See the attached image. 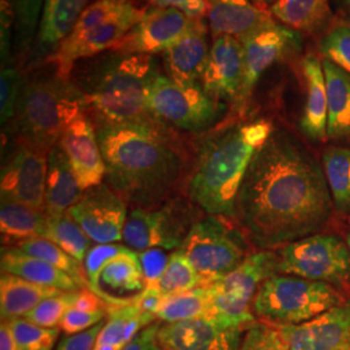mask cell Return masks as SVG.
<instances>
[{
    "instance_id": "obj_11",
    "label": "cell",
    "mask_w": 350,
    "mask_h": 350,
    "mask_svg": "<svg viewBox=\"0 0 350 350\" xmlns=\"http://www.w3.org/2000/svg\"><path fill=\"white\" fill-rule=\"evenodd\" d=\"M195 219V208L180 199L165 201L150 208H133L126 219L122 241L135 252L178 250Z\"/></svg>"
},
{
    "instance_id": "obj_14",
    "label": "cell",
    "mask_w": 350,
    "mask_h": 350,
    "mask_svg": "<svg viewBox=\"0 0 350 350\" xmlns=\"http://www.w3.org/2000/svg\"><path fill=\"white\" fill-rule=\"evenodd\" d=\"M68 213L91 241L109 244L122 240L129 214L127 202L109 185L101 183L83 191Z\"/></svg>"
},
{
    "instance_id": "obj_8",
    "label": "cell",
    "mask_w": 350,
    "mask_h": 350,
    "mask_svg": "<svg viewBox=\"0 0 350 350\" xmlns=\"http://www.w3.org/2000/svg\"><path fill=\"white\" fill-rule=\"evenodd\" d=\"M150 114L163 125L186 133H205L225 116L226 104L208 95L201 85L183 86L165 73L147 88Z\"/></svg>"
},
{
    "instance_id": "obj_13",
    "label": "cell",
    "mask_w": 350,
    "mask_h": 350,
    "mask_svg": "<svg viewBox=\"0 0 350 350\" xmlns=\"http://www.w3.org/2000/svg\"><path fill=\"white\" fill-rule=\"evenodd\" d=\"M205 20H193L174 8H148L143 18L112 50L129 55H163Z\"/></svg>"
},
{
    "instance_id": "obj_4",
    "label": "cell",
    "mask_w": 350,
    "mask_h": 350,
    "mask_svg": "<svg viewBox=\"0 0 350 350\" xmlns=\"http://www.w3.org/2000/svg\"><path fill=\"white\" fill-rule=\"evenodd\" d=\"M88 62L75 81L86 96L95 126L161 124L147 105V88L163 73L157 56L109 51Z\"/></svg>"
},
{
    "instance_id": "obj_7",
    "label": "cell",
    "mask_w": 350,
    "mask_h": 350,
    "mask_svg": "<svg viewBox=\"0 0 350 350\" xmlns=\"http://www.w3.org/2000/svg\"><path fill=\"white\" fill-rule=\"evenodd\" d=\"M344 301L338 288L329 284L275 274L258 288L252 310L270 325H301Z\"/></svg>"
},
{
    "instance_id": "obj_33",
    "label": "cell",
    "mask_w": 350,
    "mask_h": 350,
    "mask_svg": "<svg viewBox=\"0 0 350 350\" xmlns=\"http://www.w3.org/2000/svg\"><path fill=\"white\" fill-rule=\"evenodd\" d=\"M215 291L213 282L211 284L193 288L183 293L161 297L154 315L165 323L205 318L209 313Z\"/></svg>"
},
{
    "instance_id": "obj_22",
    "label": "cell",
    "mask_w": 350,
    "mask_h": 350,
    "mask_svg": "<svg viewBox=\"0 0 350 350\" xmlns=\"http://www.w3.org/2000/svg\"><path fill=\"white\" fill-rule=\"evenodd\" d=\"M206 23L213 39L231 37L244 40L265 26L276 21L270 11L257 5L253 0H208Z\"/></svg>"
},
{
    "instance_id": "obj_19",
    "label": "cell",
    "mask_w": 350,
    "mask_h": 350,
    "mask_svg": "<svg viewBox=\"0 0 350 350\" xmlns=\"http://www.w3.org/2000/svg\"><path fill=\"white\" fill-rule=\"evenodd\" d=\"M243 328H226L206 318L189 319L160 327L163 350H239Z\"/></svg>"
},
{
    "instance_id": "obj_1",
    "label": "cell",
    "mask_w": 350,
    "mask_h": 350,
    "mask_svg": "<svg viewBox=\"0 0 350 350\" xmlns=\"http://www.w3.org/2000/svg\"><path fill=\"white\" fill-rule=\"evenodd\" d=\"M332 206L323 167L299 139L274 130L245 173L234 218L257 248L271 250L318 234Z\"/></svg>"
},
{
    "instance_id": "obj_25",
    "label": "cell",
    "mask_w": 350,
    "mask_h": 350,
    "mask_svg": "<svg viewBox=\"0 0 350 350\" xmlns=\"http://www.w3.org/2000/svg\"><path fill=\"white\" fill-rule=\"evenodd\" d=\"M108 321L104 323L96 338L94 350H122L157 318L146 312L138 301L121 306H108Z\"/></svg>"
},
{
    "instance_id": "obj_36",
    "label": "cell",
    "mask_w": 350,
    "mask_h": 350,
    "mask_svg": "<svg viewBox=\"0 0 350 350\" xmlns=\"http://www.w3.org/2000/svg\"><path fill=\"white\" fill-rule=\"evenodd\" d=\"M16 25L13 39V56L16 63L25 70L26 62L37 36L43 0H13Z\"/></svg>"
},
{
    "instance_id": "obj_21",
    "label": "cell",
    "mask_w": 350,
    "mask_h": 350,
    "mask_svg": "<svg viewBox=\"0 0 350 350\" xmlns=\"http://www.w3.org/2000/svg\"><path fill=\"white\" fill-rule=\"evenodd\" d=\"M90 289L108 306L137 302L146 289V279L138 252L124 250L100 269Z\"/></svg>"
},
{
    "instance_id": "obj_12",
    "label": "cell",
    "mask_w": 350,
    "mask_h": 350,
    "mask_svg": "<svg viewBox=\"0 0 350 350\" xmlns=\"http://www.w3.org/2000/svg\"><path fill=\"white\" fill-rule=\"evenodd\" d=\"M50 150L16 139L12 153L1 167V195L44 212Z\"/></svg>"
},
{
    "instance_id": "obj_6",
    "label": "cell",
    "mask_w": 350,
    "mask_h": 350,
    "mask_svg": "<svg viewBox=\"0 0 350 350\" xmlns=\"http://www.w3.org/2000/svg\"><path fill=\"white\" fill-rule=\"evenodd\" d=\"M147 11L134 0H95L44 65L72 78L77 64L112 50Z\"/></svg>"
},
{
    "instance_id": "obj_10",
    "label": "cell",
    "mask_w": 350,
    "mask_h": 350,
    "mask_svg": "<svg viewBox=\"0 0 350 350\" xmlns=\"http://www.w3.org/2000/svg\"><path fill=\"white\" fill-rule=\"evenodd\" d=\"M278 273L350 288V248L336 235L315 234L289 243L278 253Z\"/></svg>"
},
{
    "instance_id": "obj_43",
    "label": "cell",
    "mask_w": 350,
    "mask_h": 350,
    "mask_svg": "<svg viewBox=\"0 0 350 350\" xmlns=\"http://www.w3.org/2000/svg\"><path fill=\"white\" fill-rule=\"evenodd\" d=\"M239 350H288L275 325L253 323L247 328Z\"/></svg>"
},
{
    "instance_id": "obj_51",
    "label": "cell",
    "mask_w": 350,
    "mask_h": 350,
    "mask_svg": "<svg viewBox=\"0 0 350 350\" xmlns=\"http://www.w3.org/2000/svg\"><path fill=\"white\" fill-rule=\"evenodd\" d=\"M0 350H18L11 325L7 321H1L0 325Z\"/></svg>"
},
{
    "instance_id": "obj_44",
    "label": "cell",
    "mask_w": 350,
    "mask_h": 350,
    "mask_svg": "<svg viewBox=\"0 0 350 350\" xmlns=\"http://www.w3.org/2000/svg\"><path fill=\"white\" fill-rule=\"evenodd\" d=\"M16 13L13 0H0V56L1 65L14 62L12 53Z\"/></svg>"
},
{
    "instance_id": "obj_38",
    "label": "cell",
    "mask_w": 350,
    "mask_h": 350,
    "mask_svg": "<svg viewBox=\"0 0 350 350\" xmlns=\"http://www.w3.org/2000/svg\"><path fill=\"white\" fill-rule=\"evenodd\" d=\"M17 248L24 250L27 254L40 258L46 262L62 270L65 274L72 276L82 288H88V278L83 263L77 261L75 257L68 254L65 250L57 247L55 243L44 238L30 239L23 241Z\"/></svg>"
},
{
    "instance_id": "obj_17",
    "label": "cell",
    "mask_w": 350,
    "mask_h": 350,
    "mask_svg": "<svg viewBox=\"0 0 350 350\" xmlns=\"http://www.w3.org/2000/svg\"><path fill=\"white\" fill-rule=\"evenodd\" d=\"M275 327L288 350H350V300L301 325Z\"/></svg>"
},
{
    "instance_id": "obj_31",
    "label": "cell",
    "mask_w": 350,
    "mask_h": 350,
    "mask_svg": "<svg viewBox=\"0 0 350 350\" xmlns=\"http://www.w3.org/2000/svg\"><path fill=\"white\" fill-rule=\"evenodd\" d=\"M46 213L1 195L0 232L3 243L17 247L30 239L42 238Z\"/></svg>"
},
{
    "instance_id": "obj_46",
    "label": "cell",
    "mask_w": 350,
    "mask_h": 350,
    "mask_svg": "<svg viewBox=\"0 0 350 350\" xmlns=\"http://www.w3.org/2000/svg\"><path fill=\"white\" fill-rule=\"evenodd\" d=\"M138 254L146 279V291L160 293L159 283L165 271L169 256L165 253V250L159 248L139 252Z\"/></svg>"
},
{
    "instance_id": "obj_26",
    "label": "cell",
    "mask_w": 350,
    "mask_h": 350,
    "mask_svg": "<svg viewBox=\"0 0 350 350\" xmlns=\"http://www.w3.org/2000/svg\"><path fill=\"white\" fill-rule=\"evenodd\" d=\"M0 266L1 273L20 276L40 286L59 288L66 292L83 289L72 276L17 247L3 248Z\"/></svg>"
},
{
    "instance_id": "obj_35",
    "label": "cell",
    "mask_w": 350,
    "mask_h": 350,
    "mask_svg": "<svg viewBox=\"0 0 350 350\" xmlns=\"http://www.w3.org/2000/svg\"><path fill=\"white\" fill-rule=\"evenodd\" d=\"M323 172L334 205L338 212H350V148L331 147L323 153Z\"/></svg>"
},
{
    "instance_id": "obj_48",
    "label": "cell",
    "mask_w": 350,
    "mask_h": 350,
    "mask_svg": "<svg viewBox=\"0 0 350 350\" xmlns=\"http://www.w3.org/2000/svg\"><path fill=\"white\" fill-rule=\"evenodd\" d=\"M152 8H174L193 20H206L208 0H148Z\"/></svg>"
},
{
    "instance_id": "obj_41",
    "label": "cell",
    "mask_w": 350,
    "mask_h": 350,
    "mask_svg": "<svg viewBox=\"0 0 350 350\" xmlns=\"http://www.w3.org/2000/svg\"><path fill=\"white\" fill-rule=\"evenodd\" d=\"M75 292H63L57 296L42 301L37 308L26 314V321L46 328H59L64 315L75 308Z\"/></svg>"
},
{
    "instance_id": "obj_27",
    "label": "cell",
    "mask_w": 350,
    "mask_h": 350,
    "mask_svg": "<svg viewBox=\"0 0 350 350\" xmlns=\"http://www.w3.org/2000/svg\"><path fill=\"white\" fill-rule=\"evenodd\" d=\"M82 193L83 191L77 182L70 163L56 144L49 153L44 213L56 215L68 212L81 199Z\"/></svg>"
},
{
    "instance_id": "obj_32",
    "label": "cell",
    "mask_w": 350,
    "mask_h": 350,
    "mask_svg": "<svg viewBox=\"0 0 350 350\" xmlns=\"http://www.w3.org/2000/svg\"><path fill=\"white\" fill-rule=\"evenodd\" d=\"M270 13L282 25L299 33H315L331 18L328 0H276Z\"/></svg>"
},
{
    "instance_id": "obj_23",
    "label": "cell",
    "mask_w": 350,
    "mask_h": 350,
    "mask_svg": "<svg viewBox=\"0 0 350 350\" xmlns=\"http://www.w3.org/2000/svg\"><path fill=\"white\" fill-rule=\"evenodd\" d=\"M209 27L202 21L163 53L165 75L183 86L200 85L201 75L209 55Z\"/></svg>"
},
{
    "instance_id": "obj_37",
    "label": "cell",
    "mask_w": 350,
    "mask_h": 350,
    "mask_svg": "<svg viewBox=\"0 0 350 350\" xmlns=\"http://www.w3.org/2000/svg\"><path fill=\"white\" fill-rule=\"evenodd\" d=\"M206 284L211 283L195 269L187 257L180 250H175L169 256L159 288L161 296L166 297Z\"/></svg>"
},
{
    "instance_id": "obj_53",
    "label": "cell",
    "mask_w": 350,
    "mask_h": 350,
    "mask_svg": "<svg viewBox=\"0 0 350 350\" xmlns=\"http://www.w3.org/2000/svg\"><path fill=\"white\" fill-rule=\"evenodd\" d=\"M347 243H348V245H349V248H350V222H349V232H348V238H347Z\"/></svg>"
},
{
    "instance_id": "obj_39",
    "label": "cell",
    "mask_w": 350,
    "mask_h": 350,
    "mask_svg": "<svg viewBox=\"0 0 350 350\" xmlns=\"http://www.w3.org/2000/svg\"><path fill=\"white\" fill-rule=\"evenodd\" d=\"M18 350H55L60 335V328H46L34 325L25 318H14L7 321Z\"/></svg>"
},
{
    "instance_id": "obj_49",
    "label": "cell",
    "mask_w": 350,
    "mask_h": 350,
    "mask_svg": "<svg viewBox=\"0 0 350 350\" xmlns=\"http://www.w3.org/2000/svg\"><path fill=\"white\" fill-rule=\"evenodd\" d=\"M105 322H101L94 328L81 334L64 336L55 350H94L96 338L100 334L101 328Z\"/></svg>"
},
{
    "instance_id": "obj_3",
    "label": "cell",
    "mask_w": 350,
    "mask_h": 350,
    "mask_svg": "<svg viewBox=\"0 0 350 350\" xmlns=\"http://www.w3.org/2000/svg\"><path fill=\"white\" fill-rule=\"evenodd\" d=\"M274 130L270 121L256 120L227 126L204 139L188 182L189 200L208 215L234 218L245 173Z\"/></svg>"
},
{
    "instance_id": "obj_52",
    "label": "cell",
    "mask_w": 350,
    "mask_h": 350,
    "mask_svg": "<svg viewBox=\"0 0 350 350\" xmlns=\"http://www.w3.org/2000/svg\"><path fill=\"white\" fill-rule=\"evenodd\" d=\"M257 5L266 8V7H270L273 3H275L276 0H253Z\"/></svg>"
},
{
    "instance_id": "obj_9",
    "label": "cell",
    "mask_w": 350,
    "mask_h": 350,
    "mask_svg": "<svg viewBox=\"0 0 350 350\" xmlns=\"http://www.w3.org/2000/svg\"><path fill=\"white\" fill-rule=\"evenodd\" d=\"M178 250L209 283L230 274L248 257L243 234L222 215L200 218Z\"/></svg>"
},
{
    "instance_id": "obj_18",
    "label": "cell",
    "mask_w": 350,
    "mask_h": 350,
    "mask_svg": "<svg viewBox=\"0 0 350 350\" xmlns=\"http://www.w3.org/2000/svg\"><path fill=\"white\" fill-rule=\"evenodd\" d=\"M57 146L65 153L82 191L104 183L107 167L96 126L88 113L79 116L64 130Z\"/></svg>"
},
{
    "instance_id": "obj_24",
    "label": "cell",
    "mask_w": 350,
    "mask_h": 350,
    "mask_svg": "<svg viewBox=\"0 0 350 350\" xmlns=\"http://www.w3.org/2000/svg\"><path fill=\"white\" fill-rule=\"evenodd\" d=\"M306 86V101L301 117L302 133L312 140L327 138V90L322 60L314 53H308L301 63Z\"/></svg>"
},
{
    "instance_id": "obj_16",
    "label": "cell",
    "mask_w": 350,
    "mask_h": 350,
    "mask_svg": "<svg viewBox=\"0 0 350 350\" xmlns=\"http://www.w3.org/2000/svg\"><path fill=\"white\" fill-rule=\"evenodd\" d=\"M243 43L231 37L213 39L200 85L215 100L230 103L237 111L244 85Z\"/></svg>"
},
{
    "instance_id": "obj_2",
    "label": "cell",
    "mask_w": 350,
    "mask_h": 350,
    "mask_svg": "<svg viewBox=\"0 0 350 350\" xmlns=\"http://www.w3.org/2000/svg\"><path fill=\"white\" fill-rule=\"evenodd\" d=\"M105 180L134 208L165 202L186 167V152L173 129L154 125L96 126Z\"/></svg>"
},
{
    "instance_id": "obj_30",
    "label": "cell",
    "mask_w": 350,
    "mask_h": 350,
    "mask_svg": "<svg viewBox=\"0 0 350 350\" xmlns=\"http://www.w3.org/2000/svg\"><path fill=\"white\" fill-rule=\"evenodd\" d=\"M327 90V137L350 138V75L323 59Z\"/></svg>"
},
{
    "instance_id": "obj_47",
    "label": "cell",
    "mask_w": 350,
    "mask_h": 350,
    "mask_svg": "<svg viewBox=\"0 0 350 350\" xmlns=\"http://www.w3.org/2000/svg\"><path fill=\"white\" fill-rule=\"evenodd\" d=\"M127 248L129 247L122 245V244H116V243L96 244V245L91 247L88 250L86 257H85V261H83V267H85V273H86V278H88V287L95 280V278L98 275V273L100 271L101 267L109 260H112L113 257L122 253Z\"/></svg>"
},
{
    "instance_id": "obj_50",
    "label": "cell",
    "mask_w": 350,
    "mask_h": 350,
    "mask_svg": "<svg viewBox=\"0 0 350 350\" xmlns=\"http://www.w3.org/2000/svg\"><path fill=\"white\" fill-rule=\"evenodd\" d=\"M160 327L159 323L147 325L122 350H163L159 340Z\"/></svg>"
},
{
    "instance_id": "obj_15",
    "label": "cell",
    "mask_w": 350,
    "mask_h": 350,
    "mask_svg": "<svg viewBox=\"0 0 350 350\" xmlns=\"http://www.w3.org/2000/svg\"><path fill=\"white\" fill-rule=\"evenodd\" d=\"M244 50V85L237 111L244 112L252 92L263 73L274 64L284 59L291 51L297 50L301 34L282 24L265 26L241 40Z\"/></svg>"
},
{
    "instance_id": "obj_5",
    "label": "cell",
    "mask_w": 350,
    "mask_h": 350,
    "mask_svg": "<svg viewBox=\"0 0 350 350\" xmlns=\"http://www.w3.org/2000/svg\"><path fill=\"white\" fill-rule=\"evenodd\" d=\"M46 65L24 72L12 127L16 139L50 150L64 130L88 113V100L72 78L46 70Z\"/></svg>"
},
{
    "instance_id": "obj_45",
    "label": "cell",
    "mask_w": 350,
    "mask_h": 350,
    "mask_svg": "<svg viewBox=\"0 0 350 350\" xmlns=\"http://www.w3.org/2000/svg\"><path fill=\"white\" fill-rule=\"evenodd\" d=\"M105 317H108L107 308H101V309L92 310V312L70 309L68 313L64 315L63 321L59 325V328L63 331L65 335H75V334H81V332L91 329L95 325L104 322Z\"/></svg>"
},
{
    "instance_id": "obj_29",
    "label": "cell",
    "mask_w": 350,
    "mask_h": 350,
    "mask_svg": "<svg viewBox=\"0 0 350 350\" xmlns=\"http://www.w3.org/2000/svg\"><path fill=\"white\" fill-rule=\"evenodd\" d=\"M66 291L40 286L20 276L1 273L0 278V313L1 321L24 318L42 301Z\"/></svg>"
},
{
    "instance_id": "obj_42",
    "label": "cell",
    "mask_w": 350,
    "mask_h": 350,
    "mask_svg": "<svg viewBox=\"0 0 350 350\" xmlns=\"http://www.w3.org/2000/svg\"><path fill=\"white\" fill-rule=\"evenodd\" d=\"M321 53L323 59L350 75V26L338 25L331 29L321 40Z\"/></svg>"
},
{
    "instance_id": "obj_54",
    "label": "cell",
    "mask_w": 350,
    "mask_h": 350,
    "mask_svg": "<svg viewBox=\"0 0 350 350\" xmlns=\"http://www.w3.org/2000/svg\"><path fill=\"white\" fill-rule=\"evenodd\" d=\"M345 1H347V3H348V4L350 5V0H345Z\"/></svg>"
},
{
    "instance_id": "obj_20",
    "label": "cell",
    "mask_w": 350,
    "mask_h": 350,
    "mask_svg": "<svg viewBox=\"0 0 350 350\" xmlns=\"http://www.w3.org/2000/svg\"><path fill=\"white\" fill-rule=\"evenodd\" d=\"M88 0H43L37 36L25 72L37 69L57 50L88 8Z\"/></svg>"
},
{
    "instance_id": "obj_28",
    "label": "cell",
    "mask_w": 350,
    "mask_h": 350,
    "mask_svg": "<svg viewBox=\"0 0 350 350\" xmlns=\"http://www.w3.org/2000/svg\"><path fill=\"white\" fill-rule=\"evenodd\" d=\"M276 273L278 254L271 250H261L250 254L234 271L215 280V284L221 291L252 301L263 282Z\"/></svg>"
},
{
    "instance_id": "obj_34",
    "label": "cell",
    "mask_w": 350,
    "mask_h": 350,
    "mask_svg": "<svg viewBox=\"0 0 350 350\" xmlns=\"http://www.w3.org/2000/svg\"><path fill=\"white\" fill-rule=\"evenodd\" d=\"M42 238L51 240L81 263L85 261L91 243L82 227L68 212L56 215L46 213Z\"/></svg>"
},
{
    "instance_id": "obj_40",
    "label": "cell",
    "mask_w": 350,
    "mask_h": 350,
    "mask_svg": "<svg viewBox=\"0 0 350 350\" xmlns=\"http://www.w3.org/2000/svg\"><path fill=\"white\" fill-rule=\"evenodd\" d=\"M24 81V72L20 65L12 63L1 65L0 75V120L1 125L10 126L14 120L17 101Z\"/></svg>"
}]
</instances>
